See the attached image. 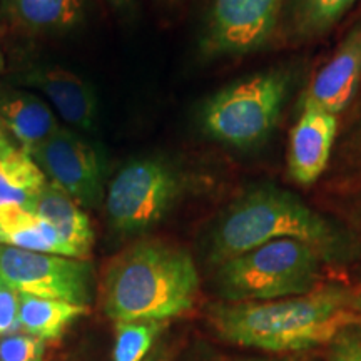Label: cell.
Here are the masks:
<instances>
[{
    "instance_id": "1",
    "label": "cell",
    "mask_w": 361,
    "mask_h": 361,
    "mask_svg": "<svg viewBox=\"0 0 361 361\" xmlns=\"http://www.w3.org/2000/svg\"><path fill=\"white\" fill-rule=\"evenodd\" d=\"M221 340L266 351L300 353L328 345L343 326L358 323L350 310V288L322 284L301 296L273 301H221L207 310Z\"/></svg>"
},
{
    "instance_id": "2",
    "label": "cell",
    "mask_w": 361,
    "mask_h": 361,
    "mask_svg": "<svg viewBox=\"0 0 361 361\" xmlns=\"http://www.w3.org/2000/svg\"><path fill=\"white\" fill-rule=\"evenodd\" d=\"M200 273L184 247L144 239L117 255L101 281L112 322H169L196 305Z\"/></svg>"
},
{
    "instance_id": "3",
    "label": "cell",
    "mask_w": 361,
    "mask_h": 361,
    "mask_svg": "<svg viewBox=\"0 0 361 361\" xmlns=\"http://www.w3.org/2000/svg\"><path fill=\"white\" fill-rule=\"evenodd\" d=\"M278 239H298L313 246L331 263L346 252L343 234L300 197L276 186H256L243 192L216 226L209 263L228 259Z\"/></svg>"
},
{
    "instance_id": "4",
    "label": "cell",
    "mask_w": 361,
    "mask_h": 361,
    "mask_svg": "<svg viewBox=\"0 0 361 361\" xmlns=\"http://www.w3.org/2000/svg\"><path fill=\"white\" fill-rule=\"evenodd\" d=\"M316 247L298 239H278L243 252L216 268L223 301H273L301 296L322 286L323 264Z\"/></svg>"
},
{
    "instance_id": "5",
    "label": "cell",
    "mask_w": 361,
    "mask_h": 361,
    "mask_svg": "<svg viewBox=\"0 0 361 361\" xmlns=\"http://www.w3.org/2000/svg\"><path fill=\"white\" fill-rule=\"evenodd\" d=\"M290 85L291 74L283 69L261 72L228 85L202 106V130L229 147L259 146L276 129Z\"/></svg>"
},
{
    "instance_id": "6",
    "label": "cell",
    "mask_w": 361,
    "mask_h": 361,
    "mask_svg": "<svg viewBox=\"0 0 361 361\" xmlns=\"http://www.w3.org/2000/svg\"><path fill=\"white\" fill-rule=\"evenodd\" d=\"M186 186V174L166 157L133 159L107 188L106 209L112 228L123 234L149 231L168 216Z\"/></svg>"
},
{
    "instance_id": "7",
    "label": "cell",
    "mask_w": 361,
    "mask_h": 361,
    "mask_svg": "<svg viewBox=\"0 0 361 361\" xmlns=\"http://www.w3.org/2000/svg\"><path fill=\"white\" fill-rule=\"evenodd\" d=\"M0 279L20 295L85 306L92 301L89 259L0 246Z\"/></svg>"
},
{
    "instance_id": "8",
    "label": "cell",
    "mask_w": 361,
    "mask_h": 361,
    "mask_svg": "<svg viewBox=\"0 0 361 361\" xmlns=\"http://www.w3.org/2000/svg\"><path fill=\"white\" fill-rule=\"evenodd\" d=\"M284 0H213L202 39L207 57L246 56L269 42Z\"/></svg>"
},
{
    "instance_id": "9",
    "label": "cell",
    "mask_w": 361,
    "mask_h": 361,
    "mask_svg": "<svg viewBox=\"0 0 361 361\" xmlns=\"http://www.w3.org/2000/svg\"><path fill=\"white\" fill-rule=\"evenodd\" d=\"M54 186L62 189L79 206L96 207L104 197L106 164L99 149L75 134L59 128L32 154Z\"/></svg>"
},
{
    "instance_id": "10",
    "label": "cell",
    "mask_w": 361,
    "mask_h": 361,
    "mask_svg": "<svg viewBox=\"0 0 361 361\" xmlns=\"http://www.w3.org/2000/svg\"><path fill=\"white\" fill-rule=\"evenodd\" d=\"M361 84V24L350 30L336 52L311 80L301 99L303 107H316L338 116L353 101Z\"/></svg>"
},
{
    "instance_id": "11",
    "label": "cell",
    "mask_w": 361,
    "mask_h": 361,
    "mask_svg": "<svg viewBox=\"0 0 361 361\" xmlns=\"http://www.w3.org/2000/svg\"><path fill=\"white\" fill-rule=\"evenodd\" d=\"M338 134V116L303 107L290 135L288 173L300 186H311L326 169Z\"/></svg>"
},
{
    "instance_id": "12",
    "label": "cell",
    "mask_w": 361,
    "mask_h": 361,
    "mask_svg": "<svg viewBox=\"0 0 361 361\" xmlns=\"http://www.w3.org/2000/svg\"><path fill=\"white\" fill-rule=\"evenodd\" d=\"M22 80L29 87L40 90L57 114L72 128L96 130L97 97L80 75L57 66H45L27 72Z\"/></svg>"
},
{
    "instance_id": "13",
    "label": "cell",
    "mask_w": 361,
    "mask_h": 361,
    "mask_svg": "<svg viewBox=\"0 0 361 361\" xmlns=\"http://www.w3.org/2000/svg\"><path fill=\"white\" fill-rule=\"evenodd\" d=\"M0 123L29 156L61 128L44 99L17 89L0 90Z\"/></svg>"
},
{
    "instance_id": "14",
    "label": "cell",
    "mask_w": 361,
    "mask_h": 361,
    "mask_svg": "<svg viewBox=\"0 0 361 361\" xmlns=\"http://www.w3.org/2000/svg\"><path fill=\"white\" fill-rule=\"evenodd\" d=\"M30 211L44 218L56 229L62 241L74 251L75 258H89L94 245L92 226L89 216L69 194L49 183L34 201Z\"/></svg>"
},
{
    "instance_id": "15",
    "label": "cell",
    "mask_w": 361,
    "mask_h": 361,
    "mask_svg": "<svg viewBox=\"0 0 361 361\" xmlns=\"http://www.w3.org/2000/svg\"><path fill=\"white\" fill-rule=\"evenodd\" d=\"M0 11L29 32H62L84 20L87 0H0Z\"/></svg>"
},
{
    "instance_id": "16",
    "label": "cell",
    "mask_w": 361,
    "mask_h": 361,
    "mask_svg": "<svg viewBox=\"0 0 361 361\" xmlns=\"http://www.w3.org/2000/svg\"><path fill=\"white\" fill-rule=\"evenodd\" d=\"M0 246L75 258L47 221L24 207H0Z\"/></svg>"
},
{
    "instance_id": "17",
    "label": "cell",
    "mask_w": 361,
    "mask_h": 361,
    "mask_svg": "<svg viewBox=\"0 0 361 361\" xmlns=\"http://www.w3.org/2000/svg\"><path fill=\"white\" fill-rule=\"evenodd\" d=\"M49 180L32 156L12 146L0 154V207H32Z\"/></svg>"
},
{
    "instance_id": "18",
    "label": "cell",
    "mask_w": 361,
    "mask_h": 361,
    "mask_svg": "<svg viewBox=\"0 0 361 361\" xmlns=\"http://www.w3.org/2000/svg\"><path fill=\"white\" fill-rule=\"evenodd\" d=\"M87 313L85 305L20 295V329L44 343L57 341L75 319Z\"/></svg>"
},
{
    "instance_id": "19",
    "label": "cell",
    "mask_w": 361,
    "mask_h": 361,
    "mask_svg": "<svg viewBox=\"0 0 361 361\" xmlns=\"http://www.w3.org/2000/svg\"><path fill=\"white\" fill-rule=\"evenodd\" d=\"M356 0H290V27L298 39L322 37L343 19Z\"/></svg>"
},
{
    "instance_id": "20",
    "label": "cell",
    "mask_w": 361,
    "mask_h": 361,
    "mask_svg": "<svg viewBox=\"0 0 361 361\" xmlns=\"http://www.w3.org/2000/svg\"><path fill=\"white\" fill-rule=\"evenodd\" d=\"M164 328L166 322H117L112 360L144 361Z\"/></svg>"
},
{
    "instance_id": "21",
    "label": "cell",
    "mask_w": 361,
    "mask_h": 361,
    "mask_svg": "<svg viewBox=\"0 0 361 361\" xmlns=\"http://www.w3.org/2000/svg\"><path fill=\"white\" fill-rule=\"evenodd\" d=\"M45 345L42 340L27 333H13L0 338V361H44Z\"/></svg>"
},
{
    "instance_id": "22",
    "label": "cell",
    "mask_w": 361,
    "mask_h": 361,
    "mask_svg": "<svg viewBox=\"0 0 361 361\" xmlns=\"http://www.w3.org/2000/svg\"><path fill=\"white\" fill-rule=\"evenodd\" d=\"M328 361H361V323L343 326L328 343Z\"/></svg>"
},
{
    "instance_id": "23",
    "label": "cell",
    "mask_w": 361,
    "mask_h": 361,
    "mask_svg": "<svg viewBox=\"0 0 361 361\" xmlns=\"http://www.w3.org/2000/svg\"><path fill=\"white\" fill-rule=\"evenodd\" d=\"M19 311L20 293L0 279V338L22 331Z\"/></svg>"
},
{
    "instance_id": "24",
    "label": "cell",
    "mask_w": 361,
    "mask_h": 361,
    "mask_svg": "<svg viewBox=\"0 0 361 361\" xmlns=\"http://www.w3.org/2000/svg\"><path fill=\"white\" fill-rule=\"evenodd\" d=\"M343 154L350 157V161L361 162V111L343 139Z\"/></svg>"
},
{
    "instance_id": "25",
    "label": "cell",
    "mask_w": 361,
    "mask_h": 361,
    "mask_svg": "<svg viewBox=\"0 0 361 361\" xmlns=\"http://www.w3.org/2000/svg\"><path fill=\"white\" fill-rule=\"evenodd\" d=\"M350 310L355 314L361 316V284L350 290Z\"/></svg>"
},
{
    "instance_id": "26",
    "label": "cell",
    "mask_w": 361,
    "mask_h": 361,
    "mask_svg": "<svg viewBox=\"0 0 361 361\" xmlns=\"http://www.w3.org/2000/svg\"><path fill=\"white\" fill-rule=\"evenodd\" d=\"M144 361H168V355H166V350L162 345H157L152 348L151 353L146 356Z\"/></svg>"
},
{
    "instance_id": "27",
    "label": "cell",
    "mask_w": 361,
    "mask_h": 361,
    "mask_svg": "<svg viewBox=\"0 0 361 361\" xmlns=\"http://www.w3.org/2000/svg\"><path fill=\"white\" fill-rule=\"evenodd\" d=\"M11 146L12 144H11V139H8V135H7V130L4 129L2 123H0V154H2L4 151H7Z\"/></svg>"
},
{
    "instance_id": "28",
    "label": "cell",
    "mask_w": 361,
    "mask_h": 361,
    "mask_svg": "<svg viewBox=\"0 0 361 361\" xmlns=\"http://www.w3.org/2000/svg\"><path fill=\"white\" fill-rule=\"evenodd\" d=\"M109 2H111L112 6H114L116 8H124V7L129 6L130 0H109Z\"/></svg>"
},
{
    "instance_id": "29",
    "label": "cell",
    "mask_w": 361,
    "mask_h": 361,
    "mask_svg": "<svg viewBox=\"0 0 361 361\" xmlns=\"http://www.w3.org/2000/svg\"><path fill=\"white\" fill-rule=\"evenodd\" d=\"M355 221H356V224H358L360 228H361V200H360V202L355 207Z\"/></svg>"
},
{
    "instance_id": "30",
    "label": "cell",
    "mask_w": 361,
    "mask_h": 361,
    "mask_svg": "<svg viewBox=\"0 0 361 361\" xmlns=\"http://www.w3.org/2000/svg\"><path fill=\"white\" fill-rule=\"evenodd\" d=\"M245 361H281V360H255L252 358V360H245Z\"/></svg>"
},
{
    "instance_id": "31",
    "label": "cell",
    "mask_w": 361,
    "mask_h": 361,
    "mask_svg": "<svg viewBox=\"0 0 361 361\" xmlns=\"http://www.w3.org/2000/svg\"><path fill=\"white\" fill-rule=\"evenodd\" d=\"M0 69H2V51H0Z\"/></svg>"
}]
</instances>
